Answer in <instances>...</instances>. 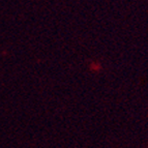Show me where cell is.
I'll return each mask as SVG.
<instances>
[{
    "mask_svg": "<svg viewBox=\"0 0 148 148\" xmlns=\"http://www.w3.org/2000/svg\"><path fill=\"white\" fill-rule=\"evenodd\" d=\"M88 69L90 72L97 74V73H101V71L103 69V65L99 61H90L88 64Z\"/></svg>",
    "mask_w": 148,
    "mask_h": 148,
    "instance_id": "obj_1",
    "label": "cell"
}]
</instances>
